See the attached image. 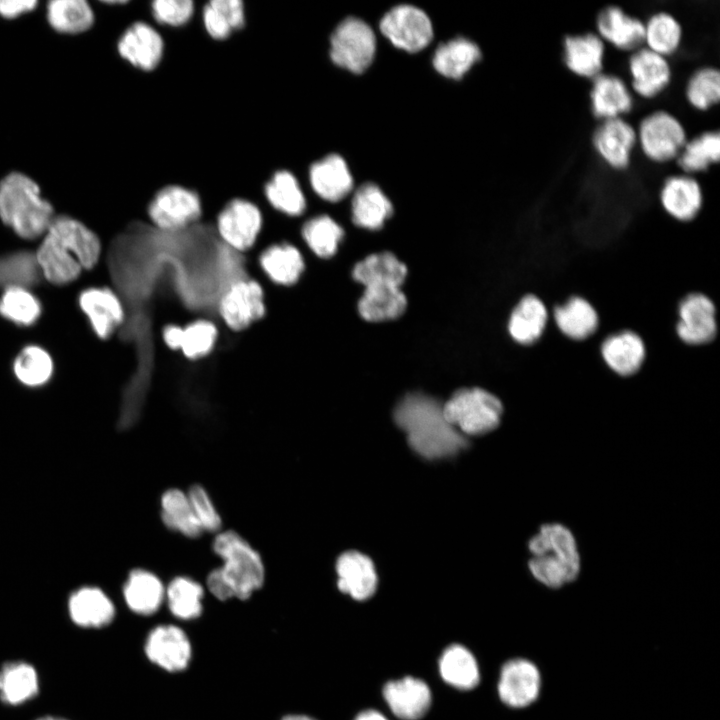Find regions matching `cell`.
I'll return each mask as SVG.
<instances>
[{
  "mask_svg": "<svg viewBox=\"0 0 720 720\" xmlns=\"http://www.w3.org/2000/svg\"><path fill=\"white\" fill-rule=\"evenodd\" d=\"M98 236L80 221L55 216L35 253L42 278L54 285L76 280L93 268L101 256Z\"/></svg>",
  "mask_w": 720,
  "mask_h": 720,
  "instance_id": "1",
  "label": "cell"
},
{
  "mask_svg": "<svg viewBox=\"0 0 720 720\" xmlns=\"http://www.w3.org/2000/svg\"><path fill=\"white\" fill-rule=\"evenodd\" d=\"M409 445L427 459L453 456L467 446L465 437L445 418L443 405L423 394H409L394 412Z\"/></svg>",
  "mask_w": 720,
  "mask_h": 720,
  "instance_id": "2",
  "label": "cell"
},
{
  "mask_svg": "<svg viewBox=\"0 0 720 720\" xmlns=\"http://www.w3.org/2000/svg\"><path fill=\"white\" fill-rule=\"evenodd\" d=\"M223 565L207 577L209 591L219 600L248 599L262 587L265 568L260 554L237 532H219L212 543Z\"/></svg>",
  "mask_w": 720,
  "mask_h": 720,
  "instance_id": "3",
  "label": "cell"
},
{
  "mask_svg": "<svg viewBox=\"0 0 720 720\" xmlns=\"http://www.w3.org/2000/svg\"><path fill=\"white\" fill-rule=\"evenodd\" d=\"M528 568L532 576L548 588L567 585L578 577L581 558L576 538L565 525L543 524L528 542Z\"/></svg>",
  "mask_w": 720,
  "mask_h": 720,
  "instance_id": "4",
  "label": "cell"
},
{
  "mask_svg": "<svg viewBox=\"0 0 720 720\" xmlns=\"http://www.w3.org/2000/svg\"><path fill=\"white\" fill-rule=\"evenodd\" d=\"M54 218L52 205L32 178L12 172L0 181V219L18 236L29 240L41 237Z\"/></svg>",
  "mask_w": 720,
  "mask_h": 720,
  "instance_id": "5",
  "label": "cell"
},
{
  "mask_svg": "<svg viewBox=\"0 0 720 720\" xmlns=\"http://www.w3.org/2000/svg\"><path fill=\"white\" fill-rule=\"evenodd\" d=\"M267 315L263 283L254 277H241L222 291L215 305V317L230 333L247 331Z\"/></svg>",
  "mask_w": 720,
  "mask_h": 720,
  "instance_id": "6",
  "label": "cell"
},
{
  "mask_svg": "<svg viewBox=\"0 0 720 720\" xmlns=\"http://www.w3.org/2000/svg\"><path fill=\"white\" fill-rule=\"evenodd\" d=\"M503 411L500 398L482 388L458 390L443 405L445 418L462 435H481L494 430L501 422Z\"/></svg>",
  "mask_w": 720,
  "mask_h": 720,
  "instance_id": "7",
  "label": "cell"
},
{
  "mask_svg": "<svg viewBox=\"0 0 720 720\" xmlns=\"http://www.w3.org/2000/svg\"><path fill=\"white\" fill-rule=\"evenodd\" d=\"M263 226L264 217L260 208L249 200L235 198L218 212L215 232L228 249L246 255L254 250Z\"/></svg>",
  "mask_w": 720,
  "mask_h": 720,
  "instance_id": "8",
  "label": "cell"
},
{
  "mask_svg": "<svg viewBox=\"0 0 720 720\" xmlns=\"http://www.w3.org/2000/svg\"><path fill=\"white\" fill-rule=\"evenodd\" d=\"M147 215L160 232L177 233L195 224L203 216L198 194L179 185L160 189L147 207Z\"/></svg>",
  "mask_w": 720,
  "mask_h": 720,
  "instance_id": "9",
  "label": "cell"
},
{
  "mask_svg": "<svg viewBox=\"0 0 720 720\" xmlns=\"http://www.w3.org/2000/svg\"><path fill=\"white\" fill-rule=\"evenodd\" d=\"M330 42L332 61L351 72L362 73L373 61L376 50L374 32L358 18L343 20L334 30Z\"/></svg>",
  "mask_w": 720,
  "mask_h": 720,
  "instance_id": "10",
  "label": "cell"
},
{
  "mask_svg": "<svg viewBox=\"0 0 720 720\" xmlns=\"http://www.w3.org/2000/svg\"><path fill=\"white\" fill-rule=\"evenodd\" d=\"M636 132L643 153L655 162L676 158L687 141L682 123L665 110L653 111L642 118Z\"/></svg>",
  "mask_w": 720,
  "mask_h": 720,
  "instance_id": "11",
  "label": "cell"
},
{
  "mask_svg": "<svg viewBox=\"0 0 720 720\" xmlns=\"http://www.w3.org/2000/svg\"><path fill=\"white\" fill-rule=\"evenodd\" d=\"M717 332L716 307L708 296L690 293L680 300L675 334L681 343L691 347L705 346L716 339Z\"/></svg>",
  "mask_w": 720,
  "mask_h": 720,
  "instance_id": "12",
  "label": "cell"
},
{
  "mask_svg": "<svg viewBox=\"0 0 720 720\" xmlns=\"http://www.w3.org/2000/svg\"><path fill=\"white\" fill-rule=\"evenodd\" d=\"M248 256H253V276L278 288L294 286L305 270L302 252L289 241L270 244Z\"/></svg>",
  "mask_w": 720,
  "mask_h": 720,
  "instance_id": "13",
  "label": "cell"
},
{
  "mask_svg": "<svg viewBox=\"0 0 720 720\" xmlns=\"http://www.w3.org/2000/svg\"><path fill=\"white\" fill-rule=\"evenodd\" d=\"M380 31L393 45L411 53L425 48L433 37L428 16L411 5H400L386 13Z\"/></svg>",
  "mask_w": 720,
  "mask_h": 720,
  "instance_id": "14",
  "label": "cell"
},
{
  "mask_svg": "<svg viewBox=\"0 0 720 720\" xmlns=\"http://www.w3.org/2000/svg\"><path fill=\"white\" fill-rule=\"evenodd\" d=\"M78 304L94 334L102 340L119 331L125 322L126 307L113 288H87L79 294Z\"/></svg>",
  "mask_w": 720,
  "mask_h": 720,
  "instance_id": "15",
  "label": "cell"
},
{
  "mask_svg": "<svg viewBox=\"0 0 720 720\" xmlns=\"http://www.w3.org/2000/svg\"><path fill=\"white\" fill-rule=\"evenodd\" d=\"M540 689V671L533 662L514 658L502 665L497 691L505 705L512 708L527 707L538 698Z\"/></svg>",
  "mask_w": 720,
  "mask_h": 720,
  "instance_id": "16",
  "label": "cell"
},
{
  "mask_svg": "<svg viewBox=\"0 0 720 720\" xmlns=\"http://www.w3.org/2000/svg\"><path fill=\"white\" fill-rule=\"evenodd\" d=\"M144 649L152 663L169 672L186 669L192 656L191 643L186 633L170 624L153 628L146 638Z\"/></svg>",
  "mask_w": 720,
  "mask_h": 720,
  "instance_id": "17",
  "label": "cell"
},
{
  "mask_svg": "<svg viewBox=\"0 0 720 720\" xmlns=\"http://www.w3.org/2000/svg\"><path fill=\"white\" fill-rule=\"evenodd\" d=\"M665 214L675 222L687 224L701 213L704 195L699 182L689 174L671 175L665 179L659 193Z\"/></svg>",
  "mask_w": 720,
  "mask_h": 720,
  "instance_id": "18",
  "label": "cell"
},
{
  "mask_svg": "<svg viewBox=\"0 0 720 720\" xmlns=\"http://www.w3.org/2000/svg\"><path fill=\"white\" fill-rule=\"evenodd\" d=\"M599 353L610 372L620 378H630L641 370L646 358V347L636 332L621 330L601 341Z\"/></svg>",
  "mask_w": 720,
  "mask_h": 720,
  "instance_id": "19",
  "label": "cell"
},
{
  "mask_svg": "<svg viewBox=\"0 0 720 720\" xmlns=\"http://www.w3.org/2000/svg\"><path fill=\"white\" fill-rule=\"evenodd\" d=\"M382 695L390 711L400 720H419L432 705L429 685L413 676L388 681Z\"/></svg>",
  "mask_w": 720,
  "mask_h": 720,
  "instance_id": "20",
  "label": "cell"
},
{
  "mask_svg": "<svg viewBox=\"0 0 720 720\" xmlns=\"http://www.w3.org/2000/svg\"><path fill=\"white\" fill-rule=\"evenodd\" d=\"M592 142L599 156L610 167L625 169L637 142V132L622 117L604 119L594 130Z\"/></svg>",
  "mask_w": 720,
  "mask_h": 720,
  "instance_id": "21",
  "label": "cell"
},
{
  "mask_svg": "<svg viewBox=\"0 0 720 720\" xmlns=\"http://www.w3.org/2000/svg\"><path fill=\"white\" fill-rule=\"evenodd\" d=\"M550 319L545 303L534 294L523 295L511 308L507 318V332L518 346L528 347L543 336Z\"/></svg>",
  "mask_w": 720,
  "mask_h": 720,
  "instance_id": "22",
  "label": "cell"
},
{
  "mask_svg": "<svg viewBox=\"0 0 720 720\" xmlns=\"http://www.w3.org/2000/svg\"><path fill=\"white\" fill-rule=\"evenodd\" d=\"M550 320L558 332L573 342L592 338L599 329V315L595 307L581 296H571L550 311Z\"/></svg>",
  "mask_w": 720,
  "mask_h": 720,
  "instance_id": "23",
  "label": "cell"
},
{
  "mask_svg": "<svg viewBox=\"0 0 720 720\" xmlns=\"http://www.w3.org/2000/svg\"><path fill=\"white\" fill-rule=\"evenodd\" d=\"M628 67L633 89L644 98L655 97L671 80V68L666 57L647 47L633 51Z\"/></svg>",
  "mask_w": 720,
  "mask_h": 720,
  "instance_id": "24",
  "label": "cell"
},
{
  "mask_svg": "<svg viewBox=\"0 0 720 720\" xmlns=\"http://www.w3.org/2000/svg\"><path fill=\"white\" fill-rule=\"evenodd\" d=\"M118 51L133 66L150 71L161 61L164 43L161 35L145 22L132 24L120 37Z\"/></svg>",
  "mask_w": 720,
  "mask_h": 720,
  "instance_id": "25",
  "label": "cell"
},
{
  "mask_svg": "<svg viewBox=\"0 0 720 720\" xmlns=\"http://www.w3.org/2000/svg\"><path fill=\"white\" fill-rule=\"evenodd\" d=\"M596 27L602 40L622 50L634 51L644 42V22L617 5H608L600 10Z\"/></svg>",
  "mask_w": 720,
  "mask_h": 720,
  "instance_id": "26",
  "label": "cell"
},
{
  "mask_svg": "<svg viewBox=\"0 0 720 720\" xmlns=\"http://www.w3.org/2000/svg\"><path fill=\"white\" fill-rule=\"evenodd\" d=\"M338 588L355 600L370 598L377 588V574L372 561L359 552L342 554L336 564Z\"/></svg>",
  "mask_w": 720,
  "mask_h": 720,
  "instance_id": "27",
  "label": "cell"
},
{
  "mask_svg": "<svg viewBox=\"0 0 720 720\" xmlns=\"http://www.w3.org/2000/svg\"><path fill=\"white\" fill-rule=\"evenodd\" d=\"M605 45L602 38L592 32L567 35L563 41V60L573 73L594 78L603 68Z\"/></svg>",
  "mask_w": 720,
  "mask_h": 720,
  "instance_id": "28",
  "label": "cell"
},
{
  "mask_svg": "<svg viewBox=\"0 0 720 720\" xmlns=\"http://www.w3.org/2000/svg\"><path fill=\"white\" fill-rule=\"evenodd\" d=\"M591 109L595 117H621L633 107V97L625 82L617 75L600 73L593 78L590 90Z\"/></svg>",
  "mask_w": 720,
  "mask_h": 720,
  "instance_id": "29",
  "label": "cell"
},
{
  "mask_svg": "<svg viewBox=\"0 0 720 720\" xmlns=\"http://www.w3.org/2000/svg\"><path fill=\"white\" fill-rule=\"evenodd\" d=\"M315 193L322 199L337 202L346 197L353 187V179L344 159L331 154L314 163L309 172Z\"/></svg>",
  "mask_w": 720,
  "mask_h": 720,
  "instance_id": "30",
  "label": "cell"
},
{
  "mask_svg": "<svg viewBox=\"0 0 720 720\" xmlns=\"http://www.w3.org/2000/svg\"><path fill=\"white\" fill-rule=\"evenodd\" d=\"M68 610L73 622L85 628H100L114 618L115 607L99 588L83 587L69 598Z\"/></svg>",
  "mask_w": 720,
  "mask_h": 720,
  "instance_id": "31",
  "label": "cell"
},
{
  "mask_svg": "<svg viewBox=\"0 0 720 720\" xmlns=\"http://www.w3.org/2000/svg\"><path fill=\"white\" fill-rule=\"evenodd\" d=\"M439 674L449 686L471 690L480 682V669L473 653L464 645L454 643L446 647L438 662Z\"/></svg>",
  "mask_w": 720,
  "mask_h": 720,
  "instance_id": "32",
  "label": "cell"
},
{
  "mask_svg": "<svg viewBox=\"0 0 720 720\" xmlns=\"http://www.w3.org/2000/svg\"><path fill=\"white\" fill-rule=\"evenodd\" d=\"M123 596L134 613L148 616L160 608L165 598V588L154 573L145 569H134L124 584Z\"/></svg>",
  "mask_w": 720,
  "mask_h": 720,
  "instance_id": "33",
  "label": "cell"
},
{
  "mask_svg": "<svg viewBox=\"0 0 720 720\" xmlns=\"http://www.w3.org/2000/svg\"><path fill=\"white\" fill-rule=\"evenodd\" d=\"M221 327L218 321L207 316H198L183 325L179 353L189 362L201 361L215 350Z\"/></svg>",
  "mask_w": 720,
  "mask_h": 720,
  "instance_id": "34",
  "label": "cell"
},
{
  "mask_svg": "<svg viewBox=\"0 0 720 720\" xmlns=\"http://www.w3.org/2000/svg\"><path fill=\"white\" fill-rule=\"evenodd\" d=\"M39 691L35 668L24 661H12L0 668V699L9 705H19L32 699Z\"/></svg>",
  "mask_w": 720,
  "mask_h": 720,
  "instance_id": "35",
  "label": "cell"
},
{
  "mask_svg": "<svg viewBox=\"0 0 720 720\" xmlns=\"http://www.w3.org/2000/svg\"><path fill=\"white\" fill-rule=\"evenodd\" d=\"M407 274L406 266L389 252L373 254L357 263L353 277L365 287H400Z\"/></svg>",
  "mask_w": 720,
  "mask_h": 720,
  "instance_id": "36",
  "label": "cell"
},
{
  "mask_svg": "<svg viewBox=\"0 0 720 720\" xmlns=\"http://www.w3.org/2000/svg\"><path fill=\"white\" fill-rule=\"evenodd\" d=\"M392 212V204L377 185L365 183L355 192L352 200V219L357 226L371 230L379 229Z\"/></svg>",
  "mask_w": 720,
  "mask_h": 720,
  "instance_id": "37",
  "label": "cell"
},
{
  "mask_svg": "<svg viewBox=\"0 0 720 720\" xmlns=\"http://www.w3.org/2000/svg\"><path fill=\"white\" fill-rule=\"evenodd\" d=\"M407 300L400 287L370 286L359 301L360 315L368 321H384L400 316Z\"/></svg>",
  "mask_w": 720,
  "mask_h": 720,
  "instance_id": "38",
  "label": "cell"
},
{
  "mask_svg": "<svg viewBox=\"0 0 720 720\" xmlns=\"http://www.w3.org/2000/svg\"><path fill=\"white\" fill-rule=\"evenodd\" d=\"M481 58L479 47L465 38L452 39L437 47L434 68L443 76L459 79Z\"/></svg>",
  "mask_w": 720,
  "mask_h": 720,
  "instance_id": "39",
  "label": "cell"
},
{
  "mask_svg": "<svg viewBox=\"0 0 720 720\" xmlns=\"http://www.w3.org/2000/svg\"><path fill=\"white\" fill-rule=\"evenodd\" d=\"M160 507L161 519L167 528L189 538H197L202 534L189 498L182 490H166L161 496Z\"/></svg>",
  "mask_w": 720,
  "mask_h": 720,
  "instance_id": "40",
  "label": "cell"
},
{
  "mask_svg": "<svg viewBox=\"0 0 720 720\" xmlns=\"http://www.w3.org/2000/svg\"><path fill=\"white\" fill-rule=\"evenodd\" d=\"M42 279L35 253L19 250L0 255V288L30 289Z\"/></svg>",
  "mask_w": 720,
  "mask_h": 720,
  "instance_id": "41",
  "label": "cell"
},
{
  "mask_svg": "<svg viewBox=\"0 0 720 720\" xmlns=\"http://www.w3.org/2000/svg\"><path fill=\"white\" fill-rule=\"evenodd\" d=\"M264 194L274 210L287 216H300L306 209V200L299 183L289 171H277L266 183Z\"/></svg>",
  "mask_w": 720,
  "mask_h": 720,
  "instance_id": "42",
  "label": "cell"
},
{
  "mask_svg": "<svg viewBox=\"0 0 720 720\" xmlns=\"http://www.w3.org/2000/svg\"><path fill=\"white\" fill-rule=\"evenodd\" d=\"M720 157V134L718 130L705 131L685 142L678 153V166L686 173L707 170Z\"/></svg>",
  "mask_w": 720,
  "mask_h": 720,
  "instance_id": "43",
  "label": "cell"
},
{
  "mask_svg": "<svg viewBox=\"0 0 720 720\" xmlns=\"http://www.w3.org/2000/svg\"><path fill=\"white\" fill-rule=\"evenodd\" d=\"M49 24L58 32L81 33L94 22V13L84 0H54L47 6Z\"/></svg>",
  "mask_w": 720,
  "mask_h": 720,
  "instance_id": "44",
  "label": "cell"
},
{
  "mask_svg": "<svg viewBox=\"0 0 720 720\" xmlns=\"http://www.w3.org/2000/svg\"><path fill=\"white\" fill-rule=\"evenodd\" d=\"M203 596L202 585L186 576L175 577L165 590L170 612L181 620H192L201 615Z\"/></svg>",
  "mask_w": 720,
  "mask_h": 720,
  "instance_id": "45",
  "label": "cell"
},
{
  "mask_svg": "<svg viewBox=\"0 0 720 720\" xmlns=\"http://www.w3.org/2000/svg\"><path fill=\"white\" fill-rule=\"evenodd\" d=\"M16 378L29 387L46 384L53 374V361L50 354L40 346H25L13 361Z\"/></svg>",
  "mask_w": 720,
  "mask_h": 720,
  "instance_id": "46",
  "label": "cell"
},
{
  "mask_svg": "<svg viewBox=\"0 0 720 720\" xmlns=\"http://www.w3.org/2000/svg\"><path fill=\"white\" fill-rule=\"evenodd\" d=\"M644 28V42L650 50L666 57L678 49L682 27L672 14L656 12L644 23Z\"/></svg>",
  "mask_w": 720,
  "mask_h": 720,
  "instance_id": "47",
  "label": "cell"
},
{
  "mask_svg": "<svg viewBox=\"0 0 720 720\" xmlns=\"http://www.w3.org/2000/svg\"><path fill=\"white\" fill-rule=\"evenodd\" d=\"M39 299L27 288H9L0 296V316L21 327H30L40 318Z\"/></svg>",
  "mask_w": 720,
  "mask_h": 720,
  "instance_id": "48",
  "label": "cell"
},
{
  "mask_svg": "<svg viewBox=\"0 0 720 720\" xmlns=\"http://www.w3.org/2000/svg\"><path fill=\"white\" fill-rule=\"evenodd\" d=\"M301 235L316 256L329 258L336 253L344 231L328 215H319L303 224Z\"/></svg>",
  "mask_w": 720,
  "mask_h": 720,
  "instance_id": "49",
  "label": "cell"
},
{
  "mask_svg": "<svg viewBox=\"0 0 720 720\" xmlns=\"http://www.w3.org/2000/svg\"><path fill=\"white\" fill-rule=\"evenodd\" d=\"M685 96L698 110H707L717 104L720 98L719 70L712 66L695 70L687 81Z\"/></svg>",
  "mask_w": 720,
  "mask_h": 720,
  "instance_id": "50",
  "label": "cell"
},
{
  "mask_svg": "<svg viewBox=\"0 0 720 720\" xmlns=\"http://www.w3.org/2000/svg\"><path fill=\"white\" fill-rule=\"evenodd\" d=\"M187 496L202 532H219L222 520L205 488L195 484L191 486Z\"/></svg>",
  "mask_w": 720,
  "mask_h": 720,
  "instance_id": "51",
  "label": "cell"
},
{
  "mask_svg": "<svg viewBox=\"0 0 720 720\" xmlns=\"http://www.w3.org/2000/svg\"><path fill=\"white\" fill-rule=\"evenodd\" d=\"M151 7L155 20L170 26L185 24L194 12L191 0H156Z\"/></svg>",
  "mask_w": 720,
  "mask_h": 720,
  "instance_id": "52",
  "label": "cell"
},
{
  "mask_svg": "<svg viewBox=\"0 0 720 720\" xmlns=\"http://www.w3.org/2000/svg\"><path fill=\"white\" fill-rule=\"evenodd\" d=\"M203 24L208 34L216 40H224L232 32L228 21L209 1L202 11Z\"/></svg>",
  "mask_w": 720,
  "mask_h": 720,
  "instance_id": "53",
  "label": "cell"
},
{
  "mask_svg": "<svg viewBox=\"0 0 720 720\" xmlns=\"http://www.w3.org/2000/svg\"><path fill=\"white\" fill-rule=\"evenodd\" d=\"M212 5L225 17L230 27L241 28L245 23V10L241 0H211Z\"/></svg>",
  "mask_w": 720,
  "mask_h": 720,
  "instance_id": "54",
  "label": "cell"
},
{
  "mask_svg": "<svg viewBox=\"0 0 720 720\" xmlns=\"http://www.w3.org/2000/svg\"><path fill=\"white\" fill-rule=\"evenodd\" d=\"M34 0H6L0 1V15L5 18H15L35 8Z\"/></svg>",
  "mask_w": 720,
  "mask_h": 720,
  "instance_id": "55",
  "label": "cell"
},
{
  "mask_svg": "<svg viewBox=\"0 0 720 720\" xmlns=\"http://www.w3.org/2000/svg\"><path fill=\"white\" fill-rule=\"evenodd\" d=\"M354 720H389L383 713L376 709H366L359 712Z\"/></svg>",
  "mask_w": 720,
  "mask_h": 720,
  "instance_id": "56",
  "label": "cell"
},
{
  "mask_svg": "<svg viewBox=\"0 0 720 720\" xmlns=\"http://www.w3.org/2000/svg\"><path fill=\"white\" fill-rule=\"evenodd\" d=\"M281 720H317L309 715L305 714H289L284 716Z\"/></svg>",
  "mask_w": 720,
  "mask_h": 720,
  "instance_id": "57",
  "label": "cell"
},
{
  "mask_svg": "<svg viewBox=\"0 0 720 720\" xmlns=\"http://www.w3.org/2000/svg\"><path fill=\"white\" fill-rule=\"evenodd\" d=\"M36 720H67V719H64V718H61V717H56V716H43V717H40V718H38V719H36Z\"/></svg>",
  "mask_w": 720,
  "mask_h": 720,
  "instance_id": "58",
  "label": "cell"
}]
</instances>
